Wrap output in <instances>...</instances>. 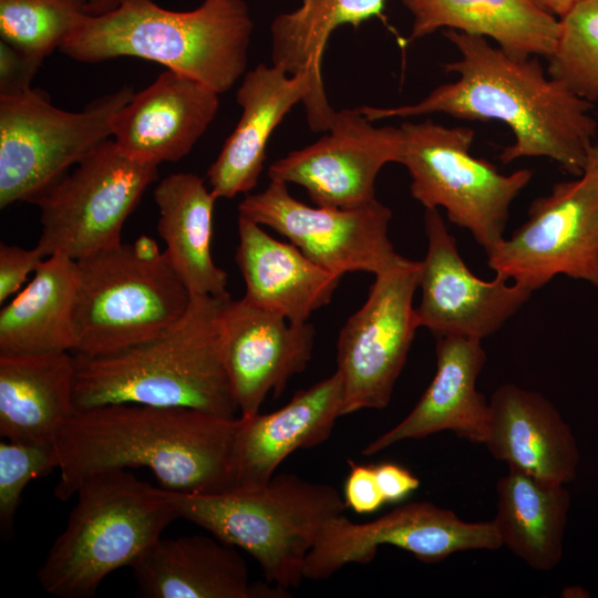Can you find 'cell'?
Returning a JSON list of instances; mask_svg holds the SVG:
<instances>
[{
	"label": "cell",
	"mask_w": 598,
	"mask_h": 598,
	"mask_svg": "<svg viewBox=\"0 0 598 598\" xmlns=\"http://www.w3.org/2000/svg\"><path fill=\"white\" fill-rule=\"evenodd\" d=\"M374 468L385 502L402 501L420 486V480L398 464L382 463Z\"/></svg>",
	"instance_id": "obj_37"
},
{
	"label": "cell",
	"mask_w": 598,
	"mask_h": 598,
	"mask_svg": "<svg viewBox=\"0 0 598 598\" xmlns=\"http://www.w3.org/2000/svg\"><path fill=\"white\" fill-rule=\"evenodd\" d=\"M421 261L408 258L375 275L367 300L340 330L337 362L342 416L385 409L420 327L413 297Z\"/></svg>",
	"instance_id": "obj_11"
},
{
	"label": "cell",
	"mask_w": 598,
	"mask_h": 598,
	"mask_svg": "<svg viewBox=\"0 0 598 598\" xmlns=\"http://www.w3.org/2000/svg\"><path fill=\"white\" fill-rule=\"evenodd\" d=\"M548 74L589 102L598 100V0H584L559 19Z\"/></svg>",
	"instance_id": "obj_32"
},
{
	"label": "cell",
	"mask_w": 598,
	"mask_h": 598,
	"mask_svg": "<svg viewBox=\"0 0 598 598\" xmlns=\"http://www.w3.org/2000/svg\"><path fill=\"white\" fill-rule=\"evenodd\" d=\"M436 373L411 412L362 450L374 455L404 440L452 431L472 443L484 444L489 425V401L476 381L487 355L480 340L457 336L436 338Z\"/></svg>",
	"instance_id": "obj_20"
},
{
	"label": "cell",
	"mask_w": 598,
	"mask_h": 598,
	"mask_svg": "<svg viewBox=\"0 0 598 598\" xmlns=\"http://www.w3.org/2000/svg\"><path fill=\"white\" fill-rule=\"evenodd\" d=\"M220 328L240 416L259 413L266 396H279L311 360L316 330L310 322H290L245 297L224 301Z\"/></svg>",
	"instance_id": "obj_17"
},
{
	"label": "cell",
	"mask_w": 598,
	"mask_h": 598,
	"mask_svg": "<svg viewBox=\"0 0 598 598\" xmlns=\"http://www.w3.org/2000/svg\"><path fill=\"white\" fill-rule=\"evenodd\" d=\"M87 3L91 14H102L113 10L120 0H84Z\"/></svg>",
	"instance_id": "obj_39"
},
{
	"label": "cell",
	"mask_w": 598,
	"mask_h": 598,
	"mask_svg": "<svg viewBox=\"0 0 598 598\" xmlns=\"http://www.w3.org/2000/svg\"><path fill=\"white\" fill-rule=\"evenodd\" d=\"M146 598H282L271 584H252L236 547L215 536L159 537L130 565Z\"/></svg>",
	"instance_id": "obj_19"
},
{
	"label": "cell",
	"mask_w": 598,
	"mask_h": 598,
	"mask_svg": "<svg viewBox=\"0 0 598 598\" xmlns=\"http://www.w3.org/2000/svg\"><path fill=\"white\" fill-rule=\"evenodd\" d=\"M545 11L560 19L584 0H534Z\"/></svg>",
	"instance_id": "obj_38"
},
{
	"label": "cell",
	"mask_w": 598,
	"mask_h": 598,
	"mask_svg": "<svg viewBox=\"0 0 598 598\" xmlns=\"http://www.w3.org/2000/svg\"><path fill=\"white\" fill-rule=\"evenodd\" d=\"M173 499L178 518L247 551L266 581L287 591L305 579L306 558L324 524L347 507L332 485L291 473L219 494L173 491Z\"/></svg>",
	"instance_id": "obj_6"
},
{
	"label": "cell",
	"mask_w": 598,
	"mask_h": 598,
	"mask_svg": "<svg viewBox=\"0 0 598 598\" xmlns=\"http://www.w3.org/2000/svg\"><path fill=\"white\" fill-rule=\"evenodd\" d=\"M427 250L421 261L415 308L420 327L436 338L457 336L482 341L495 333L530 298V290L497 276L483 280L462 259L439 209H425Z\"/></svg>",
	"instance_id": "obj_16"
},
{
	"label": "cell",
	"mask_w": 598,
	"mask_h": 598,
	"mask_svg": "<svg viewBox=\"0 0 598 598\" xmlns=\"http://www.w3.org/2000/svg\"><path fill=\"white\" fill-rule=\"evenodd\" d=\"M218 93L171 70L120 110L112 136L128 157L152 165L185 157L215 118Z\"/></svg>",
	"instance_id": "obj_18"
},
{
	"label": "cell",
	"mask_w": 598,
	"mask_h": 598,
	"mask_svg": "<svg viewBox=\"0 0 598 598\" xmlns=\"http://www.w3.org/2000/svg\"><path fill=\"white\" fill-rule=\"evenodd\" d=\"M342 381L338 371L297 391L277 411L239 416L236 432V488L265 485L296 450L311 448L331 435L342 416Z\"/></svg>",
	"instance_id": "obj_23"
},
{
	"label": "cell",
	"mask_w": 598,
	"mask_h": 598,
	"mask_svg": "<svg viewBox=\"0 0 598 598\" xmlns=\"http://www.w3.org/2000/svg\"><path fill=\"white\" fill-rule=\"evenodd\" d=\"M460 59L444 65L457 74L421 101L395 107L361 106L370 120L408 118L445 113L468 121H501L514 142L498 158L508 164L522 157H547L571 175L581 176L598 123L591 102L546 75L537 56L514 58L486 38L456 30L445 32Z\"/></svg>",
	"instance_id": "obj_1"
},
{
	"label": "cell",
	"mask_w": 598,
	"mask_h": 598,
	"mask_svg": "<svg viewBox=\"0 0 598 598\" xmlns=\"http://www.w3.org/2000/svg\"><path fill=\"white\" fill-rule=\"evenodd\" d=\"M47 257L35 246L25 249L19 246H0V302L18 292L28 275L35 271Z\"/></svg>",
	"instance_id": "obj_34"
},
{
	"label": "cell",
	"mask_w": 598,
	"mask_h": 598,
	"mask_svg": "<svg viewBox=\"0 0 598 598\" xmlns=\"http://www.w3.org/2000/svg\"><path fill=\"white\" fill-rule=\"evenodd\" d=\"M413 17L410 41L441 28L489 38L507 54L548 58L560 33L559 19L534 0H402Z\"/></svg>",
	"instance_id": "obj_26"
},
{
	"label": "cell",
	"mask_w": 598,
	"mask_h": 598,
	"mask_svg": "<svg viewBox=\"0 0 598 598\" xmlns=\"http://www.w3.org/2000/svg\"><path fill=\"white\" fill-rule=\"evenodd\" d=\"M225 300L192 296L185 313L159 333L104 354H74L76 410L137 403L237 417L220 328Z\"/></svg>",
	"instance_id": "obj_3"
},
{
	"label": "cell",
	"mask_w": 598,
	"mask_h": 598,
	"mask_svg": "<svg viewBox=\"0 0 598 598\" xmlns=\"http://www.w3.org/2000/svg\"><path fill=\"white\" fill-rule=\"evenodd\" d=\"M311 92V79L306 73L290 75L264 63L245 73L236 92L240 118L207 171L210 189L217 198H233L256 187L272 132Z\"/></svg>",
	"instance_id": "obj_21"
},
{
	"label": "cell",
	"mask_w": 598,
	"mask_h": 598,
	"mask_svg": "<svg viewBox=\"0 0 598 598\" xmlns=\"http://www.w3.org/2000/svg\"><path fill=\"white\" fill-rule=\"evenodd\" d=\"M76 287V260L61 254L47 257L0 310V354L73 352Z\"/></svg>",
	"instance_id": "obj_29"
},
{
	"label": "cell",
	"mask_w": 598,
	"mask_h": 598,
	"mask_svg": "<svg viewBox=\"0 0 598 598\" xmlns=\"http://www.w3.org/2000/svg\"><path fill=\"white\" fill-rule=\"evenodd\" d=\"M89 14L84 0H0L1 40L43 60Z\"/></svg>",
	"instance_id": "obj_31"
},
{
	"label": "cell",
	"mask_w": 598,
	"mask_h": 598,
	"mask_svg": "<svg viewBox=\"0 0 598 598\" xmlns=\"http://www.w3.org/2000/svg\"><path fill=\"white\" fill-rule=\"evenodd\" d=\"M496 493L493 522L502 545L535 570L554 569L563 557L570 505L565 485L509 467Z\"/></svg>",
	"instance_id": "obj_30"
},
{
	"label": "cell",
	"mask_w": 598,
	"mask_h": 598,
	"mask_svg": "<svg viewBox=\"0 0 598 598\" xmlns=\"http://www.w3.org/2000/svg\"><path fill=\"white\" fill-rule=\"evenodd\" d=\"M382 545L430 564L457 551L503 546L493 520L465 522L431 502H411L367 523L352 522L344 513L329 519L306 558L303 576L321 580L348 564H369Z\"/></svg>",
	"instance_id": "obj_14"
},
{
	"label": "cell",
	"mask_w": 598,
	"mask_h": 598,
	"mask_svg": "<svg viewBox=\"0 0 598 598\" xmlns=\"http://www.w3.org/2000/svg\"><path fill=\"white\" fill-rule=\"evenodd\" d=\"M585 171L591 173L598 179V143L594 144L589 151Z\"/></svg>",
	"instance_id": "obj_40"
},
{
	"label": "cell",
	"mask_w": 598,
	"mask_h": 598,
	"mask_svg": "<svg viewBox=\"0 0 598 598\" xmlns=\"http://www.w3.org/2000/svg\"><path fill=\"white\" fill-rule=\"evenodd\" d=\"M400 164L411 176L410 192L425 209L446 212L467 229L487 254L504 239L509 207L528 185L533 171L504 175L488 161L473 156L474 131L431 120L401 124Z\"/></svg>",
	"instance_id": "obj_8"
},
{
	"label": "cell",
	"mask_w": 598,
	"mask_h": 598,
	"mask_svg": "<svg viewBox=\"0 0 598 598\" xmlns=\"http://www.w3.org/2000/svg\"><path fill=\"white\" fill-rule=\"evenodd\" d=\"M54 446L0 442V532L13 535L14 515L27 484L58 470Z\"/></svg>",
	"instance_id": "obj_33"
},
{
	"label": "cell",
	"mask_w": 598,
	"mask_h": 598,
	"mask_svg": "<svg viewBox=\"0 0 598 598\" xmlns=\"http://www.w3.org/2000/svg\"><path fill=\"white\" fill-rule=\"evenodd\" d=\"M74 496L65 528L38 570L42 588L61 598L94 596L109 574L130 567L178 518L173 491L128 470L93 474Z\"/></svg>",
	"instance_id": "obj_5"
},
{
	"label": "cell",
	"mask_w": 598,
	"mask_h": 598,
	"mask_svg": "<svg viewBox=\"0 0 598 598\" xmlns=\"http://www.w3.org/2000/svg\"><path fill=\"white\" fill-rule=\"evenodd\" d=\"M42 61L0 40V95L32 89L31 82Z\"/></svg>",
	"instance_id": "obj_35"
},
{
	"label": "cell",
	"mask_w": 598,
	"mask_h": 598,
	"mask_svg": "<svg viewBox=\"0 0 598 598\" xmlns=\"http://www.w3.org/2000/svg\"><path fill=\"white\" fill-rule=\"evenodd\" d=\"M157 231L165 252L192 296L230 297L227 272L212 257L213 214L218 199L194 173H173L154 189Z\"/></svg>",
	"instance_id": "obj_27"
},
{
	"label": "cell",
	"mask_w": 598,
	"mask_h": 598,
	"mask_svg": "<svg viewBox=\"0 0 598 598\" xmlns=\"http://www.w3.org/2000/svg\"><path fill=\"white\" fill-rule=\"evenodd\" d=\"M486 255L497 276L530 291L557 275L598 289V179L585 171L554 184L532 203L527 220Z\"/></svg>",
	"instance_id": "obj_12"
},
{
	"label": "cell",
	"mask_w": 598,
	"mask_h": 598,
	"mask_svg": "<svg viewBox=\"0 0 598 598\" xmlns=\"http://www.w3.org/2000/svg\"><path fill=\"white\" fill-rule=\"evenodd\" d=\"M73 354L109 353L177 321L192 295L150 236L76 260Z\"/></svg>",
	"instance_id": "obj_7"
},
{
	"label": "cell",
	"mask_w": 598,
	"mask_h": 598,
	"mask_svg": "<svg viewBox=\"0 0 598 598\" xmlns=\"http://www.w3.org/2000/svg\"><path fill=\"white\" fill-rule=\"evenodd\" d=\"M75 360L70 351L0 354V435L54 446L74 414Z\"/></svg>",
	"instance_id": "obj_25"
},
{
	"label": "cell",
	"mask_w": 598,
	"mask_h": 598,
	"mask_svg": "<svg viewBox=\"0 0 598 598\" xmlns=\"http://www.w3.org/2000/svg\"><path fill=\"white\" fill-rule=\"evenodd\" d=\"M254 22L243 0H205L171 11L153 0H120L89 14L60 51L81 62L134 56L158 62L218 94L245 75Z\"/></svg>",
	"instance_id": "obj_4"
},
{
	"label": "cell",
	"mask_w": 598,
	"mask_h": 598,
	"mask_svg": "<svg viewBox=\"0 0 598 598\" xmlns=\"http://www.w3.org/2000/svg\"><path fill=\"white\" fill-rule=\"evenodd\" d=\"M156 179V165L135 161L105 140L33 202L42 227L35 246L45 257L80 260L122 243L125 220Z\"/></svg>",
	"instance_id": "obj_10"
},
{
	"label": "cell",
	"mask_w": 598,
	"mask_h": 598,
	"mask_svg": "<svg viewBox=\"0 0 598 598\" xmlns=\"http://www.w3.org/2000/svg\"><path fill=\"white\" fill-rule=\"evenodd\" d=\"M385 0H302L301 6L277 16L270 27L271 64L293 75L310 76L312 92L303 103L313 132H327L336 111L329 104L321 75L328 40L340 25H359L378 16Z\"/></svg>",
	"instance_id": "obj_28"
},
{
	"label": "cell",
	"mask_w": 598,
	"mask_h": 598,
	"mask_svg": "<svg viewBox=\"0 0 598 598\" xmlns=\"http://www.w3.org/2000/svg\"><path fill=\"white\" fill-rule=\"evenodd\" d=\"M123 86L80 112L53 106L39 91L0 95V207L34 202L113 133L132 99Z\"/></svg>",
	"instance_id": "obj_9"
},
{
	"label": "cell",
	"mask_w": 598,
	"mask_h": 598,
	"mask_svg": "<svg viewBox=\"0 0 598 598\" xmlns=\"http://www.w3.org/2000/svg\"><path fill=\"white\" fill-rule=\"evenodd\" d=\"M401 151L400 126H375L360 107L344 109L321 138L275 161L268 177L302 186L316 205L355 207L375 199L380 171L400 163Z\"/></svg>",
	"instance_id": "obj_15"
},
{
	"label": "cell",
	"mask_w": 598,
	"mask_h": 598,
	"mask_svg": "<svg viewBox=\"0 0 598 598\" xmlns=\"http://www.w3.org/2000/svg\"><path fill=\"white\" fill-rule=\"evenodd\" d=\"M238 214L285 236L312 261L340 276L355 271L375 276L405 260L389 237L392 212L377 198L355 207H312L295 198L288 184L270 181L262 192L246 195Z\"/></svg>",
	"instance_id": "obj_13"
},
{
	"label": "cell",
	"mask_w": 598,
	"mask_h": 598,
	"mask_svg": "<svg viewBox=\"0 0 598 598\" xmlns=\"http://www.w3.org/2000/svg\"><path fill=\"white\" fill-rule=\"evenodd\" d=\"M350 472L344 484V503L355 513L378 511L385 499L379 486L374 466L349 462Z\"/></svg>",
	"instance_id": "obj_36"
},
{
	"label": "cell",
	"mask_w": 598,
	"mask_h": 598,
	"mask_svg": "<svg viewBox=\"0 0 598 598\" xmlns=\"http://www.w3.org/2000/svg\"><path fill=\"white\" fill-rule=\"evenodd\" d=\"M238 417L188 408L112 403L76 410L56 435L58 499L96 473L146 467L162 487L219 494L236 488Z\"/></svg>",
	"instance_id": "obj_2"
},
{
	"label": "cell",
	"mask_w": 598,
	"mask_h": 598,
	"mask_svg": "<svg viewBox=\"0 0 598 598\" xmlns=\"http://www.w3.org/2000/svg\"><path fill=\"white\" fill-rule=\"evenodd\" d=\"M238 236L235 259L245 281L246 299L296 323L308 322L315 311L332 300L342 276L243 216H238Z\"/></svg>",
	"instance_id": "obj_24"
},
{
	"label": "cell",
	"mask_w": 598,
	"mask_h": 598,
	"mask_svg": "<svg viewBox=\"0 0 598 598\" xmlns=\"http://www.w3.org/2000/svg\"><path fill=\"white\" fill-rule=\"evenodd\" d=\"M489 409L484 444L493 457L551 483L566 485L576 477V439L543 394L507 383L493 392Z\"/></svg>",
	"instance_id": "obj_22"
}]
</instances>
